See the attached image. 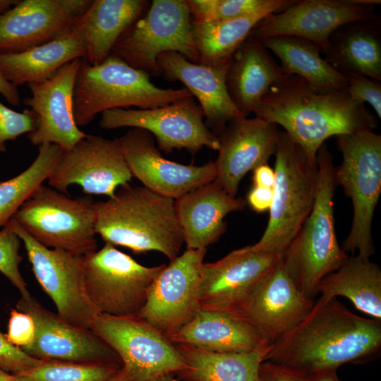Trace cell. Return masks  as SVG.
<instances>
[{
	"label": "cell",
	"instance_id": "1",
	"mask_svg": "<svg viewBox=\"0 0 381 381\" xmlns=\"http://www.w3.org/2000/svg\"><path fill=\"white\" fill-rule=\"evenodd\" d=\"M380 349L381 320L354 314L337 298L320 297L296 327L272 343L263 361L308 377L373 361Z\"/></svg>",
	"mask_w": 381,
	"mask_h": 381
},
{
	"label": "cell",
	"instance_id": "2",
	"mask_svg": "<svg viewBox=\"0 0 381 381\" xmlns=\"http://www.w3.org/2000/svg\"><path fill=\"white\" fill-rule=\"evenodd\" d=\"M253 114L282 126L312 159H317L329 138L377 126L375 115L345 90L320 93L295 75H285L274 83Z\"/></svg>",
	"mask_w": 381,
	"mask_h": 381
},
{
	"label": "cell",
	"instance_id": "3",
	"mask_svg": "<svg viewBox=\"0 0 381 381\" xmlns=\"http://www.w3.org/2000/svg\"><path fill=\"white\" fill-rule=\"evenodd\" d=\"M95 210V233L105 243L135 253L158 251L171 261L179 256L184 238L174 199L128 183Z\"/></svg>",
	"mask_w": 381,
	"mask_h": 381
},
{
	"label": "cell",
	"instance_id": "4",
	"mask_svg": "<svg viewBox=\"0 0 381 381\" xmlns=\"http://www.w3.org/2000/svg\"><path fill=\"white\" fill-rule=\"evenodd\" d=\"M317 161L318 178L312 210L282 255L294 282L311 299L318 294L319 282L349 258L337 238L333 201L337 186L335 166L325 143L318 151Z\"/></svg>",
	"mask_w": 381,
	"mask_h": 381
},
{
	"label": "cell",
	"instance_id": "5",
	"mask_svg": "<svg viewBox=\"0 0 381 381\" xmlns=\"http://www.w3.org/2000/svg\"><path fill=\"white\" fill-rule=\"evenodd\" d=\"M150 78L113 54L95 66L82 59L73 88L76 125H87L97 114L110 109H152L193 97L186 87L162 88Z\"/></svg>",
	"mask_w": 381,
	"mask_h": 381
},
{
	"label": "cell",
	"instance_id": "6",
	"mask_svg": "<svg viewBox=\"0 0 381 381\" xmlns=\"http://www.w3.org/2000/svg\"><path fill=\"white\" fill-rule=\"evenodd\" d=\"M275 181L267 225L251 248L282 256L310 213L316 194L318 165L281 131L274 154Z\"/></svg>",
	"mask_w": 381,
	"mask_h": 381
},
{
	"label": "cell",
	"instance_id": "7",
	"mask_svg": "<svg viewBox=\"0 0 381 381\" xmlns=\"http://www.w3.org/2000/svg\"><path fill=\"white\" fill-rule=\"evenodd\" d=\"M337 137L342 162L335 167V180L351 200L353 212L341 248L370 259L375 253L373 215L381 193V135L365 130Z\"/></svg>",
	"mask_w": 381,
	"mask_h": 381
},
{
	"label": "cell",
	"instance_id": "8",
	"mask_svg": "<svg viewBox=\"0 0 381 381\" xmlns=\"http://www.w3.org/2000/svg\"><path fill=\"white\" fill-rule=\"evenodd\" d=\"M13 218L49 248L82 255L96 251L95 202L90 197L71 199L42 184Z\"/></svg>",
	"mask_w": 381,
	"mask_h": 381
},
{
	"label": "cell",
	"instance_id": "9",
	"mask_svg": "<svg viewBox=\"0 0 381 381\" xmlns=\"http://www.w3.org/2000/svg\"><path fill=\"white\" fill-rule=\"evenodd\" d=\"M168 52L198 63L186 0H153L145 15L123 32L110 54L135 69L159 76L157 59Z\"/></svg>",
	"mask_w": 381,
	"mask_h": 381
},
{
	"label": "cell",
	"instance_id": "10",
	"mask_svg": "<svg viewBox=\"0 0 381 381\" xmlns=\"http://www.w3.org/2000/svg\"><path fill=\"white\" fill-rule=\"evenodd\" d=\"M90 329L116 352L133 381H151L186 368L175 345L138 316L100 313Z\"/></svg>",
	"mask_w": 381,
	"mask_h": 381
},
{
	"label": "cell",
	"instance_id": "11",
	"mask_svg": "<svg viewBox=\"0 0 381 381\" xmlns=\"http://www.w3.org/2000/svg\"><path fill=\"white\" fill-rule=\"evenodd\" d=\"M165 265L143 266L105 243L99 250L85 255L86 291L100 313L137 316L155 277Z\"/></svg>",
	"mask_w": 381,
	"mask_h": 381
},
{
	"label": "cell",
	"instance_id": "12",
	"mask_svg": "<svg viewBox=\"0 0 381 381\" xmlns=\"http://www.w3.org/2000/svg\"><path fill=\"white\" fill-rule=\"evenodd\" d=\"M7 224L23 241L34 275L54 303L57 314L74 326L90 329L100 312L86 291L85 255L44 246L13 218Z\"/></svg>",
	"mask_w": 381,
	"mask_h": 381
},
{
	"label": "cell",
	"instance_id": "13",
	"mask_svg": "<svg viewBox=\"0 0 381 381\" xmlns=\"http://www.w3.org/2000/svg\"><path fill=\"white\" fill-rule=\"evenodd\" d=\"M104 129L122 127L144 129L157 140L166 153L185 149L192 155L206 147L218 150L219 140L206 126L201 107L194 97L146 109H114L101 113Z\"/></svg>",
	"mask_w": 381,
	"mask_h": 381
},
{
	"label": "cell",
	"instance_id": "14",
	"mask_svg": "<svg viewBox=\"0 0 381 381\" xmlns=\"http://www.w3.org/2000/svg\"><path fill=\"white\" fill-rule=\"evenodd\" d=\"M207 248L186 249L155 277L137 316L165 337L179 331L200 310V270Z\"/></svg>",
	"mask_w": 381,
	"mask_h": 381
},
{
	"label": "cell",
	"instance_id": "15",
	"mask_svg": "<svg viewBox=\"0 0 381 381\" xmlns=\"http://www.w3.org/2000/svg\"><path fill=\"white\" fill-rule=\"evenodd\" d=\"M380 0L296 1L282 11L270 13L252 29L250 36L264 38L289 35L306 39L325 53L332 34L340 26L374 18Z\"/></svg>",
	"mask_w": 381,
	"mask_h": 381
},
{
	"label": "cell",
	"instance_id": "16",
	"mask_svg": "<svg viewBox=\"0 0 381 381\" xmlns=\"http://www.w3.org/2000/svg\"><path fill=\"white\" fill-rule=\"evenodd\" d=\"M132 177L119 138L87 134L71 149L63 150L47 180L61 193L76 184L86 193L111 198Z\"/></svg>",
	"mask_w": 381,
	"mask_h": 381
},
{
	"label": "cell",
	"instance_id": "17",
	"mask_svg": "<svg viewBox=\"0 0 381 381\" xmlns=\"http://www.w3.org/2000/svg\"><path fill=\"white\" fill-rule=\"evenodd\" d=\"M17 310L30 315L34 320L33 341L21 348L28 356L41 361L79 363H122L116 352L90 329L74 326L57 313L45 308L31 296L20 297ZM123 366V365H122Z\"/></svg>",
	"mask_w": 381,
	"mask_h": 381
},
{
	"label": "cell",
	"instance_id": "18",
	"mask_svg": "<svg viewBox=\"0 0 381 381\" xmlns=\"http://www.w3.org/2000/svg\"><path fill=\"white\" fill-rule=\"evenodd\" d=\"M282 257L247 246L216 262H203L198 292L200 309L234 314Z\"/></svg>",
	"mask_w": 381,
	"mask_h": 381
},
{
	"label": "cell",
	"instance_id": "19",
	"mask_svg": "<svg viewBox=\"0 0 381 381\" xmlns=\"http://www.w3.org/2000/svg\"><path fill=\"white\" fill-rule=\"evenodd\" d=\"M92 0H23L0 14V54L18 53L73 29Z\"/></svg>",
	"mask_w": 381,
	"mask_h": 381
},
{
	"label": "cell",
	"instance_id": "20",
	"mask_svg": "<svg viewBox=\"0 0 381 381\" xmlns=\"http://www.w3.org/2000/svg\"><path fill=\"white\" fill-rule=\"evenodd\" d=\"M119 140L133 176L158 194L177 200L215 180L214 162L195 166L167 159L144 129L132 128Z\"/></svg>",
	"mask_w": 381,
	"mask_h": 381
},
{
	"label": "cell",
	"instance_id": "21",
	"mask_svg": "<svg viewBox=\"0 0 381 381\" xmlns=\"http://www.w3.org/2000/svg\"><path fill=\"white\" fill-rule=\"evenodd\" d=\"M314 303L313 299L299 290L282 257L248 299L231 315L254 326L273 343L296 327Z\"/></svg>",
	"mask_w": 381,
	"mask_h": 381
},
{
	"label": "cell",
	"instance_id": "22",
	"mask_svg": "<svg viewBox=\"0 0 381 381\" xmlns=\"http://www.w3.org/2000/svg\"><path fill=\"white\" fill-rule=\"evenodd\" d=\"M81 59L66 63L42 83L28 84L32 95L23 102L40 118L36 131L27 135L32 145L53 143L68 150L87 136L78 128L73 116V88Z\"/></svg>",
	"mask_w": 381,
	"mask_h": 381
},
{
	"label": "cell",
	"instance_id": "23",
	"mask_svg": "<svg viewBox=\"0 0 381 381\" xmlns=\"http://www.w3.org/2000/svg\"><path fill=\"white\" fill-rule=\"evenodd\" d=\"M279 133L277 125L255 116L230 121L217 136L219 153L214 162V181L228 194L236 197L245 175L267 164L274 155Z\"/></svg>",
	"mask_w": 381,
	"mask_h": 381
},
{
	"label": "cell",
	"instance_id": "24",
	"mask_svg": "<svg viewBox=\"0 0 381 381\" xmlns=\"http://www.w3.org/2000/svg\"><path fill=\"white\" fill-rule=\"evenodd\" d=\"M162 75L179 80L195 97L207 128L218 136L231 121L244 117L233 103L226 85L229 64L210 66L194 63L179 53L164 52L157 59Z\"/></svg>",
	"mask_w": 381,
	"mask_h": 381
},
{
	"label": "cell",
	"instance_id": "25",
	"mask_svg": "<svg viewBox=\"0 0 381 381\" xmlns=\"http://www.w3.org/2000/svg\"><path fill=\"white\" fill-rule=\"evenodd\" d=\"M168 339L174 344L217 353L260 352L266 355L272 344L258 329L237 316L201 309Z\"/></svg>",
	"mask_w": 381,
	"mask_h": 381
},
{
	"label": "cell",
	"instance_id": "26",
	"mask_svg": "<svg viewBox=\"0 0 381 381\" xmlns=\"http://www.w3.org/2000/svg\"><path fill=\"white\" fill-rule=\"evenodd\" d=\"M175 204L187 249H200L217 241L226 230V216L243 210L247 202L213 181L175 200Z\"/></svg>",
	"mask_w": 381,
	"mask_h": 381
},
{
	"label": "cell",
	"instance_id": "27",
	"mask_svg": "<svg viewBox=\"0 0 381 381\" xmlns=\"http://www.w3.org/2000/svg\"><path fill=\"white\" fill-rule=\"evenodd\" d=\"M284 75L270 51L249 35L228 66L226 85L236 107L248 117L254 113L270 87Z\"/></svg>",
	"mask_w": 381,
	"mask_h": 381
},
{
	"label": "cell",
	"instance_id": "28",
	"mask_svg": "<svg viewBox=\"0 0 381 381\" xmlns=\"http://www.w3.org/2000/svg\"><path fill=\"white\" fill-rule=\"evenodd\" d=\"M83 18L70 31L49 42L18 53L0 54L3 76L16 87L40 83L54 76L66 63L85 59Z\"/></svg>",
	"mask_w": 381,
	"mask_h": 381
},
{
	"label": "cell",
	"instance_id": "29",
	"mask_svg": "<svg viewBox=\"0 0 381 381\" xmlns=\"http://www.w3.org/2000/svg\"><path fill=\"white\" fill-rule=\"evenodd\" d=\"M377 16L338 28L331 35L325 59L346 77L381 81V32Z\"/></svg>",
	"mask_w": 381,
	"mask_h": 381
},
{
	"label": "cell",
	"instance_id": "30",
	"mask_svg": "<svg viewBox=\"0 0 381 381\" xmlns=\"http://www.w3.org/2000/svg\"><path fill=\"white\" fill-rule=\"evenodd\" d=\"M295 2V0H270L258 11L220 21L195 22L191 19L198 63L210 66L229 64L260 20L270 13L283 11Z\"/></svg>",
	"mask_w": 381,
	"mask_h": 381
},
{
	"label": "cell",
	"instance_id": "31",
	"mask_svg": "<svg viewBox=\"0 0 381 381\" xmlns=\"http://www.w3.org/2000/svg\"><path fill=\"white\" fill-rule=\"evenodd\" d=\"M259 41L278 57L284 75L303 78L320 93L346 88L348 77L322 58L320 48L312 42L289 35L270 37Z\"/></svg>",
	"mask_w": 381,
	"mask_h": 381
},
{
	"label": "cell",
	"instance_id": "32",
	"mask_svg": "<svg viewBox=\"0 0 381 381\" xmlns=\"http://www.w3.org/2000/svg\"><path fill=\"white\" fill-rule=\"evenodd\" d=\"M145 0H93L84 15L85 59L92 66L102 63L123 32L143 13Z\"/></svg>",
	"mask_w": 381,
	"mask_h": 381
},
{
	"label": "cell",
	"instance_id": "33",
	"mask_svg": "<svg viewBox=\"0 0 381 381\" xmlns=\"http://www.w3.org/2000/svg\"><path fill=\"white\" fill-rule=\"evenodd\" d=\"M317 293L327 299L344 296L359 310L381 320V269L368 258L349 256L319 282Z\"/></svg>",
	"mask_w": 381,
	"mask_h": 381
},
{
	"label": "cell",
	"instance_id": "34",
	"mask_svg": "<svg viewBox=\"0 0 381 381\" xmlns=\"http://www.w3.org/2000/svg\"><path fill=\"white\" fill-rule=\"evenodd\" d=\"M186 368L176 373L182 381H259L258 370L265 353H217L174 344Z\"/></svg>",
	"mask_w": 381,
	"mask_h": 381
},
{
	"label": "cell",
	"instance_id": "35",
	"mask_svg": "<svg viewBox=\"0 0 381 381\" xmlns=\"http://www.w3.org/2000/svg\"><path fill=\"white\" fill-rule=\"evenodd\" d=\"M63 150L53 143L40 145L37 157L25 170L0 182V229L8 223L25 200L47 179Z\"/></svg>",
	"mask_w": 381,
	"mask_h": 381
},
{
	"label": "cell",
	"instance_id": "36",
	"mask_svg": "<svg viewBox=\"0 0 381 381\" xmlns=\"http://www.w3.org/2000/svg\"><path fill=\"white\" fill-rule=\"evenodd\" d=\"M122 368L112 363L47 361L15 375L20 381H111Z\"/></svg>",
	"mask_w": 381,
	"mask_h": 381
},
{
	"label": "cell",
	"instance_id": "37",
	"mask_svg": "<svg viewBox=\"0 0 381 381\" xmlns=\"http://www.w3.org/2000/svg\"><path fill=\"white\" fill-rule=\"evenodd\" d=\"M270 0H186L191 19L214 22L238 18L262 8Z\"/></svg>",
	"mask_w": 381,
	"mask_h": 381
},
{
	"label": "cell",
	"instance_id": "38",
	"mask_svg": "<svg viewBox=\"0 0 381 381\" xmlns=\"http://www.w3.org/2000/svg\"><path fill=\"white\" fill-rule=\"evenodd\" d=\"M20 240L8 224L0 229V272L19 291L20 297L29 298L32 296L19 269L23 260L19 254Z\"/></svg>",
	"mask_w": 381,
	"mask_h": 381
},
{
	"label": "cell",
	"instance_id": "39",
	"mask_svg": "<svg viewBox=\"0 0 381 381\" xmlns=\"http://www.w3.org/2000/svg\"><path fill=\"white\" fill-rule=\"evenodd\" d=\"M39 123L38 115L32 109L18 112L0 102V152L6 150V142L15 140L24 133L34 132Z\"/></svg>",
	"mask_w": 381,
	"mask_h": 381
},
{
	"label": "cell",
	"instance_id": "40",
	"mask_svg": "<svg viewBox=\"0 0 381 381\" xmlns=\"http://www.w3.org/2000/svg\"><path fill=\"white\" fill-rule=\"evenodd\" d=\"M354 100L362 104L368 103L373 108L377 116L381 118V84L380 81L361 75L348 77L345 89Z\"/></svg>",
	"mask_w": 381,
	"mask_h": 381
},
{
	"label": "cell",
	"instance_id": "41",
	"mask_svg": "<svg viewBox=\"0 0 381 381\" xmlns=\"http://www.w3.org/2000/svg\"><path fill=\"white\" fill-rule=\"evenodd\" d=\"M44 361L28 356L12 345L5 334L0 332V368L16 375L40 365Z\"/></svg>",
	"mask_w": 381,
	"mask_h": 381
},
{
	"label": "cell",
	"instance_id": "42",
	"mask_svg": "<svg viewBox=\"0 0 381 381\" xmlns=\"http://www.w3.org/2000/svg\"><path fill=\"white\" fill-rule=\"evenodd\" d=\"M35 334V325L32 317L28 313L11 309L8 330L5 334L7 340L21 349L33 341Z\"/></svg>",
	"mask_w": 381,
	"mask_h": 381
},
{
	"label": "cell",
	"instance_id": "43",
	"mask_svg": "<svg viewBox=\"0 0 381 381\" xmlns=\"http://www.w3.org/2000/svg\"><path fill=\"white\" fill-rule=\"evenodd\" d=\"M306 377L282 364L262 361L258 370L259 381H306Z\"/></svg>",
	"mask_w": 381,
	"mask_h": 381
},
{
	"label": "cell",
	"instance_id": "44",
	"mask_svg": "<svg viewBox=\"0 0 381 381\" xmlns=\"http://www.w3.org/2000/svg\"><path fill=\"white\" fill-rule=\"evenodd\" d=\"M273 199V189L255 186L250 190L246 202L258 213L269 210Z\"/></svg>",
	"mask_w": 381,
	"mask_h": 381
},
{
	"label": "cell",
	"instance_id": "45",
	"mask_svg": "<svg viewBox=\"0 0 381 381\" xmlns=\"http://www.w3.org/2000/svg\"><path fill=\"white\" fill-rule=\"evenodd\" d=\"M275 181L274 169L267 164H262L253 171V186L273 189Z\"/></svg>",
	"mask_w": 381,
	"mask_h": 381
},
{
	"label": "cell",
	"instance_id": "46",
	"mask_svg": "<svg viewBox=\"0 0 381 381\" xmlns=\"http://www.w3.org/2000/svg\"><path fill=\"white\" fill-rule=\"evenodd\" d=\"M0 94L11 105L18 106L20 96L17 87L9 83L0 72Z\"/></svg>",
	"mask_w": 381,
	"mask_h": 381
},
{
	"label": "cell",
	"instance_id": "47",
	"mask_svg": "<svg viewBox=\"0 0 381 381\" xmlns=\"http://www.w3.org/2000/svg\"><path fill=\"white\" fill-rule=\"evenodd\" d=\"M306 381H341L337 370H327L310 375L306 377Z\"/></svg>",
	"mask_w": 381,
	"mask_h": 381
},
{
	"label": "cell",
	"instance_id": "48",
	"mask_svg": "<svg viewBox=\"0 0 381 381\" xmlns=\"http://www.w3.org/2000/svg\"><path fill=\"white\" fill-rule=\"evenodd\" d=\"M19 0H0V14L16 5Z\"/></svg>",
	"mask_w": 381,
	"mask_h": 381
},
{
	"label": "cell",
	"instance_id": "49",
	"mask_svg": "<svg viewBox=\"0 0 381 381\" xmlns=\"http://www.w3.org/2000/svg\"><path fill=\"white\" fill-rule=\"evenodd\" d=\"M0 381H20L15 375L0 368Z\"/></svg>",
	"mask_w": 381,
	"mask_h": 381
},
{
	"label": "cell",
	"instance_id": "50",
	"mask_svg": "<svg viewBox=\"0 0 381 381\" xmlns=\"http://www.w3.org/2000/svg\"><path fill=\"white\" fill-rule=\"evenodd\" d=\"M111 381H133L126 372L123 369Z\"/></svg>",
	"mask_w": 381,
	"mask_h": 381
},
{
	"label": "cell",
	"instance_id": "51",
	"mask_svg": "<svg viewBox=\"0 0 381 381\" xmlns=\"http://www.w3.org/2000/svg\"><path fill=\"white\" fill-rule=\"evenodd\" d=\"M174 375V373L166 374L151 381H179V379H176Z\"/></svg>",
	"mask_w": 381,
	"mask_h": 381
}]
</instances>
